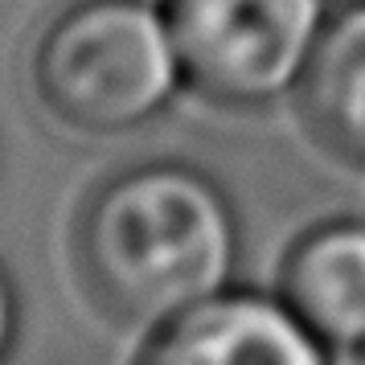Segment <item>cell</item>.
<instances>
[{
	"mask_svg": "<svg viewBox=\"0 0 365 365\" xmlns=\"http://www.w3.org/2000/svg\"><path fill=\"white\" fill-rule=\"evenodd\" d=\"M74 271L107 320L156 329L234 287L242 226L217 177L185 160L107 173L74 214Z\"/></svg>",
	"mask_w": 365,
	"mask_h": 365,
	"instance_id": "cell-1",
	"label": "cell"
},
{
	"mask_svg": "<svg viewBox=\"0 0 365 365\" xmlns=\"http://www.w3.org/2000/svg\"><path fill=\"white\" fill-rule=\"evenodd\" d=\"M37 107L78 135H128L165 115L185 86L156 0H70L34 37Z\"/></svg>",
	"mask_w": 365,
	"mask_h": 365,
	"instance_id": "cell-2",
	"label": "cell"
},
{
	"mask_svg": "<svg viewBox=\"0 0 365 365\" xmlns=\"http://www.w3.org/2000/svg\"><path fill=\"white\" fill-rule=\"evenodd\" d=\"M181 53L185 86L226 111H263L296 95L324 0H160Z\"/></svg>",
	"mask_w": 365,
	"mask_h": 365,
	"instance_id": "cell-3",
	"label": "cell"
},
{
	"mask_svg": "<svg viewBox=\"0 0 365 365\" xmlns=\"http://www.w3.org/2000/svg\"><path fill=\"white\" fill-rule=\"evenodd\" d=\"M135 365H329V345L279 296L230 287L156 324Z\"/></svg>",
	"mask_w": 365,
	"mask_h": 365,
	"instance_id": "cell-4",
	"label": "cell"
},
{
	"mask_svg": "<svg viewBox=\"0 0 365 365\" xmlns=\"http://www.w3.org/2000/svg\"><path fill=\"white\" fill-rule=\"evenodd\" d=\"M279 299L329 349H365V222L332 217L299 234L283 259Z\"/></svg>",
	"mask_w": 365,
	"mask_h": 365,
	"instance_id": "cell-5",
	"label": "cell"
},
{
	"mask_svg": "<svg viewBox=\"0 0 365 365\" xmlns=\"http://www.w3.org/2000/svg\"><path fill=\"white\" fill-rule=\"evenodd\" d=\"M296 95L316 140L345 165L365 168V0H349L324 21Z\"/></svg>",
	"mask_w": 365,
	"mask_h": 365,
	"instance_id": "cell-6",
	"label": "cell"
},
{
	"mask_svg": "<svg viewBox=\"0 0 365 365\" xmlns=\"http://www.w3.org/2000/svg\"><path fill=\"white\" fill-rule=\"evenodd\" d=\"M17 341H21V296H17L13 275L0 263V365L13 361Z\"/></svg>",
	"mask_w": 365,
	"mask_h": 365,
	"instance_id": "cell-7",
	"label": "cell"
},
{
	"mask_svg": "<svg viewBox=\"0 0 365 365\" xmlns=\"http://www.w3.org/2000/svg\"><path fill=\"white\" fill-rule=\"evenodd\" d=\"M361 365H365V349H361Z\"/></svg>",
	"mask_w": 365,
	"mask_h": 365,
	"instance_id": "cell-8",
	"label": "cell"
}]
</instances>
